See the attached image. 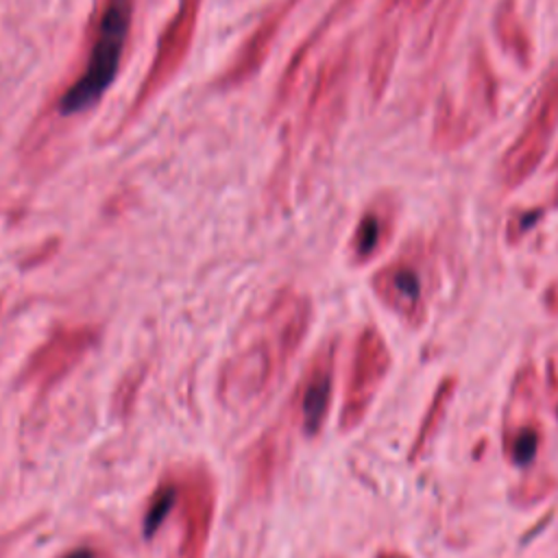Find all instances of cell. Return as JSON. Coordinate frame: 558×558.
<instances>
[{"mask_svg":"<svg viewBox=\"0 0 558 558\" xmlns=\"http://www.w3.org/2000/svg\"><path fill=\"white\" fill-rule=\"evenodd\" d=\"M397 225V201L388 194L375 198L360 216L351 240L349 259L353 266H366L379 257L395 235Z\"/></svg>","mask_w":558,"mask_h":558,"instance_id":"30bf717a","label":"cell"},{"mask_svg":"<svg viewBox=\"0 0 558 558\" xmlns=\"http://www.w3.org/2000/svg\"><path fill=\"white\" fill-rule=\"evenodd\" d=\"M497 33H499V39H501L504 48L512 50V54L521 63L527 65L530 57H532V48H530V41H527L525 35H517V33H521V26L517 22L512 0H504L499 11H497Z\"/></svg>","mask_w":558,"mask_h":558,"instance_id":"4fadbf2b","label":"cell"},{"mask_svg":"<svg viewBox=\"0 0 558 558\" xmlns=\"http://www.w3.org/2000/svg\"><path fill=\"white\" fill-rule=\"evenodd\" d=\"M556 488V480L547 473H534L527 475L514 490H512V501L517 506H532L541 499H545L551 490Z\"/></svg>","mask_w":558,"mask_h":558,"instance_id":"9a60e30c","label":"cell"},{"mask_svg":"<svg viewBox=\"0 0 558 558\" xmlns=\"http://www.w3.org/2000/svg\"><path fill=\"white\" fill-rule=\"evenodd\" d=\"M541 375L532 362L517 368L504 405L501 451L514 466H527L543 447Z\"/></svg>","mask_w":558,"mask_h":558,"instance_id":"277c9868","label":"cell"},{"mask_svg":"<svg viewBox=\"0 0 558 558\" xmlns=\"http://www.w3.org/2000/svg\"><path fill=\"white\" fill-rule=\"evenodd\" d=\"M310 323L312 303L305 294L277 292L253 331L220 368V401L233 410H246L264 401L301 349Z\"/></svg>","mask_w":558,"mask_h":558,"instance_id":"6da1fadb","label":"cell"},{"mask_svg":"<svg viewBox=\"0 0 558 558\" xmlns=\"http://www.w3.org/2000/svg\"><path fill=\"white\" fill-rule=\"evenodd\" d=\"M543 307L547 310V314L558 318V277L551 279L543 292Z\"/></svg>","mask_w":558,"mask_h":558,"instance_id":"e0dca14e","label":"cell"},{"mask_svg":"<svg viewBox=\"0 0 558 558\" xmlns=\"http://www.w3.org/2000/svg\"><path fill=\"white\" fill-rule=\"evenodd\" d=\"M96 344V329L89 325H63L57 327L28 357L22 381L33 386L37 392L54 386L68 375L83 355Z\"/></svg>","mask_w":558,"mask_h":558,"instance_id":"8992f818","label":"cell"},{"mask_svg":"<svg viewBox=\"0 0 558 558\" xmlns=\"http://www.w3.org/2000/svg\"><path fill=\"white\" fill-rule=\"evenodd\" d=\"M545 392L551 403V410L558 418V347L547 357V371H545Z\"/></svg>","mask_w":558,"mask_h":558,"instance_id":"2e32d148","label":"cell"},{"mask_svg":"<svg viewBox=\"0 0 558 558\" xmlns=\"http://www.w3.org/2000/svg\"><path fill=\"white\" fill-rule=\"evenodd\" d=\"M336 375V340H327L312 355L294 395V412L305 436L320 434L331 399Z\"/></svg>","mask_w":558,"mask_h":558,"instance_id":"9c48e42d","label":"cell"},{"mask_svg":"<svg viewBox=\"0 0 558 558\" xmlns=\"http://www.w3.org/2000/svg\"><path fill=\"white\" fill-rule=\"evenodd\" d=\"M179 501V480L177 475L172 477H163V482L157 486V490L153 493L148 508H146V517H144V532L146 536H153L161 521L172 512V508Z\"/></svg>","mask_w":558,"mask_h":558,"instance_id":"5bb4252c","label":"cell"},{"mask_svg":"<svg viewBox=\"0 0 558 558\" xmlns=\"http://www.w3.org/2000/svg\"><path fill=\"white\" fill-rule=\"evenodd\" d=\"M371 288L381 305L408 327H423L434 288L429 253L421 242H410L403 253L371 277Z\"/></svg>","mask_w":558,"mask_h":558,"instance_id":"3957f363","label":"cell"},{"mask_svg":"<svg viewBox=\"0 0 558 558\" xmlns=\"http://www.w3.org/2000/svg\"><path fill=\"white\" fill-rule=\"evenodd\" d=\"M556 116H558V68L551 72L547 85L543 87L541 102L536 105L530 122L517 137L514 146L504 155L499 177L506 187L519 185L536 168L549 142Z\"/></svg>","mask_w":558,"mask_h":558,"instance_id":"52a82bcc","label":"cell"},{"mask_svg":"<svg viewBox=\"0 0 558 558\" xmlns=\"http://www.w3.org/2000/svg\"><path fill=\"white\" fill-rule=\"evenodd\" d=\"M456 388H458V379L453 375H447L440 379V384L436 386L429 403H427V410L423 412V418L418 423V429L410 442V451H408V460L410 464H416L432 447V440L436 438L442 421H445V414H447V408L456 395Z\"/></svg>","mask_w":558,"mask_h":558,"instance_id":"8fae6325","label":"cell"},{"mask_svg":"<svg viewBox=\"0 0 558 558\" xmlns=\"http://www.w3.org/2000/svg\"><path fill=\"white\" fill-rule=\"evenodd\" d=\"M277 464H279V440H277V434L272 432L255 442L253 453L248 458L246 473H244V484L248 495H262L268 490L275 477Z\"/></svg>","mask_w":558,"mask_h":558,"instance_id":"7c38bea8","label":"cell"},{"mask_svg":"<svg viewBox=\"0 0 558 558\" xmlns=\"http://www.w3.org/2000/svg\"><path fill=\"white\" fill-rule=\"evenodd\" d=\"M181 508V558H203L216 508V488L211 475L201 469H187L177 475Z\"/></svg>","mask_w":558,"mask_h":558,"instance_id":"ba28073f","label":"cell"},{"mask_svg":"<svg viewBox=\"0 0 558 558\" xmlns=\"http://www.w3.org/2000/svg\"><path fill=\"white\" fill-rule=\"evenodd\" d=\"M59 558H98V554H96L94 547H74V549L65 551Z\"/></svg>","mask_w":558,"mask_h":558,"instance_id":"ac0fdd59","label":"cell"},{"mask_svg":"<svg viewBox=\"0 0 558 558\" xmlns=\"http://www.w3.org/2000/svg\"><path fill=\"white\" fill-rule=\"evenodd\" d=\"M133 0H109L89 50L83 74L68 87L59 109L63 113H81L89 109L116 78L122 50L126 46V35L131 26Z\"/></svg>","mask_w":558,"mask_h":558,"instance_id":"7a4b0ae2","label":"cell"},{"mask_svg":"<svg viewBox=\"0 0 558 558\" xmlns=\"http://www.w3.org/2000/svg\"><path fill=\"white\" fill-rule=\"evenodd\" d=\"M392 364V353L377 327H364L353 344L349 377L340 408V429H355L368 414Z\"/></svg>","mask_w":558,"mask_h":558,"instance_id":"5b68a950","label":"cell"},{"mask_svg":"<svg viewBox=\"0 0 558 558\" xmlns=\"http://www.w3.org/2000/svg\"><path fill=\"white\" fill-rule=\"evenodd\" d=\"M379 558H408V556L397 554V551H384V554H379Z\"/></svg>","mask_w":558,"mask_h":558,"instance_id":"d6986e66","label":"cell"}]
</instances>
